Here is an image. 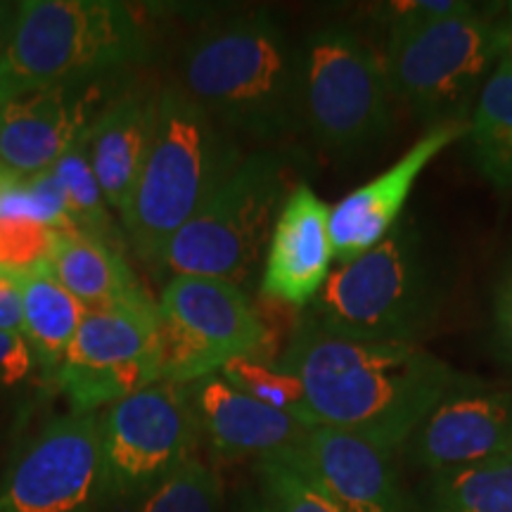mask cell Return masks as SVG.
Masks as SVG:
<instances>
[{"label":"cell","mask_w":512,"mask_h":512,"mask_svg":"<svg viewBox=\"0 0 512 512\" xmlns=\"http://www.w3.org/2000/svg\"><path fill=\"white\" fill-rule=\"evenodd\" d=\"M278 363L302 382L318 427L354 434L387 453L406 446L463 377L420 344L358 342L302 316Z\"/></svg>","instance_id":"cell-1"},{"label":"cell","mask_w":512,"mask_h":512,"mask_svg":"<svg viewBox=\"0 0 512 512\" xmlns=\"http://www.w3.org/2000/svg\"><path fill=\"white\" fill-rule=\"evenodd\" d=\"M176 86L233 136L283 143L302 126L299 48L268 10L238 12L192 36Z\"/></svg>","instance_id":"cell-2"},{"label":"cell","mask_w":512,"mask_h":512,"mask_svg":"<svg viewBox=\"0 0 512 512\" xmlns=\"http://www.w3.org/2000/svg\"><path fill=\"white\" fill-rule=\"evenodd\" d=\"M444 278L413 216L382 242L332 268L302 318L358 342L418 344L444 306Z\"/></svg>","instance_id":"cell-3"},{"label":"cell","mask_w":512,"mask_h":512,"mask_svg":"<svg viewBox=\"0 0 512 512\" xmlns=\"http://www.w3.org/2000/svg\"><path fill=\"white\" fill-rule=\"evenodd\" d=\"M238 140L176 83L159 91L157 131L128 207L121 214L131 247L157 264L169 240L200 211L245 159Z\"/></svg>","instance_id":"cell-4"},{"label":"cell","mask_w":512,"mask_h":512,"mask_svg":"<svg viewBox=\"0 0 512 512\" xmlns=\"http://www.w3.org/2000/svg\"><path fill=\"white\" fill-rule=\"evenodd\" d=\"M145 53V31L124 3L24 0L0 57V107L22 93L114 76Z\"/></svg>","instance_id":"cell-5"},{"label":"cell","mask_w":512,"mask_h":512,"mask_svg":"<svg viewBox=\"0 0 512 512\" xmlns=\"http://www.w3.org/2000/svg\"><path fill=\"white\" fill-rule=\"evenodd\" d=\"M512 19L494 5L389 29L382 62L389 91L430 126L470 121L472 107L496 64L508 53Z\"/></svg>","instance_id":"cell-6"},{"label":"cell","mask_w":512,"mask_h":512,"mask_svg":"<svg viewBox=\"0 0 512 512\" xmlns=\"http://www.w3.org/2000/svg\"><path fill=\"white\" fill-rule=\"evenodd\" d=\"M290 157L275 147L247 152L192 219L164 247L157 266L174 275L252 285L283 207Z\"/></svg>","instance_id":"cell-7"},{"label":"cell","mask_w":512,"mask_h":512,"mask_svg":"<svg viewBox=\"0 0 512 512\" xmlns=\"http://www.w3.org/2000/svg\"><path fill=\"white\" fill-rule=\"evenodd\" d=\"M382 57L342 24L313 29L299 46V114L313 143L332 157L366 155L392 128Z\"/></svg>","instance_id":"cell-8"},{"label":"cell","mask_w":512,"mask_h":512,"mask_svg":"<svg viewBox=\"0 0 512 512\" xmlns=\"http://www.w3.org/2000/svg\"><path fill=\"white\" fill-rule=\"evenodd\" d=\"M159 382L192 384L230 358L271 356V332L245 290L219 278L174 275L159 299Z\"/></svg>","instance_id":"cell-9"},{"label":"cell","mask_w":512,"mask_h":512,"mask_svg":"<svg viewBox=\"0 0 512 512\" xmlns=\"http://www.w3.org/2000/svg\"><path fill=\"white\" fill-rule=\"evenodd\" d=\"M159 325V304L145 290L88 309L55 368V387L67 396L72 413H98L159 382Z\"/></svg>","instance_id":"cell-10"},{"label":"cell","mask_w":512,"mask_h":512,"mask_svg":"<svg viewBox=\"0 0 512 512\" xmlns=\"http://www.w3.org/2000/svg\"><path fill=\"white\" fill-rule=\"evenodd\" d=\"M202 430L190 384L155 382L102 413L105 501L145 498L178 465L197 456Z\"/></svg>","instance_id":"cell-11"},{"label":"cell","mask_w":512,"mask_h":512,"mask_svg":"<svg viewBox=\"0 0 512 512\" xmlns=\"http://www.w3.org/2000/svg\"><path fill=\"white\" fill-rule=\"evenodd\" d=\"M102 489V413L50 420L12 456L0 484V512H98Z\"/></svg>","instance_id":"cell-12"},{"label":"cell","mask_w":512,"mask_h":512,"mask_svg":"<svg viewBox=\"0 0 512 512\" xmlns=\"http://www.w3.org/2000/svg\"><path fill=\"white\" fill-rule=\"evenodd\" d=\"M408 458L427 475L512 453V392L463 375L408 439Z\"/></svg>","instance_id":"cell-13"},{"label":"cell","mask_w":512,"mask_h":512,"mask_svg":"<svg viewBox=\"0 0 512 512\" xmlns=\"http://www.w3.org/2000/svg\"><path fill=\"white\" fill-rule=\"evenodd\" d=\"M114 76L22 93L0 107V164L17 176L46 171L88 136Z\"/></svg>","instance_id":"cell-14"},{"label":"cell","mask_w":512,"mask_h":512,"mask_svg":"<svg viewBox=\"0 0 512 512\" xmlns=\"http://www.w3.org/2000/svg\"><path fill=\"white\" fill-rule=\"evenodd\" d=\"M465 136L467 121L430 126L389 169L330 207V242L337 264H347L387 238L403 219V207L422 171Z\"/></svg>","instance_id":"cell-15"},{"label":"cell","mask_w":512,"mask_h":512,"mask_svg":"<svg viewBox=\"0 0 512 512\" xmlns=\"http://www.w3.org/2000/svg\"><path fill=\"white\" fill-rule=\"evenodd\" d=\"M332 261L330 207L311 185L297 183L273 223L259 290L273 302L306 309L328 280Z\"/></svg>","instance_id":"cell-16"},{"label":"cell","mask_w":512,"mask_h":512,"mask_svg":"<svg viewBox=\"0 0 512 512\" xmlns=\"http://www.w3.org/2000/svg\"><path fill=\"white\" fill-rule=\"evenodd\" d=\"M297 451L342 512H415L394 467V453L330 427L306 432Z\"/></svg>","instance_id":"cell-17"},{"label":"cell","mask_w":512,"mask_h":512,"mask_svg":"<svg viewBox=\"0 0 512 512\" xmlns=\"http://www.w3.org/2000/svg\"><path fill=\"white\" fill-rule=\"evenodd\" d=\"M200 430L221 460L264 458L299 446L309 432L302 422L233 387L221 373L190 384Z\"/></svg>","instance_id":"cell-18"},{"label":"cell","mask_w":512,"mask_h":512,"mask_svg":"<svg viewBox=\"0 0 512 512\" xmlns=\"http://www.w3.org/2000/svg\"><path fill=\"white\" fill-rule=\"evenodd\" d=\"M159 91L126 86L112 95L88 131V159L110 207L124 214L157 131Z\"/></svg>","instance_id":"cell-19"},{"label":"cell","mask_w":512,"mask_h":512,"mask_svg":"<svg viewBox=\"0 0 512 512\" xmlns=\"http://www.w3.org/2000/svg\"><path fill=\"white\" fill-rule=\"evenodd\" d=\"M48 264L64 290L86 304V309L121 302L143 290L112 242L74 226L55 230V245Z\"/></svg>","instance_id":"cell-20"},{"label":"cell","mask_w":512,"mask_h":512,"mask_svg":"<svg viewBox=\"0 0 512 512\" xmlns=\"http://www.w3.org/2000/svg\"><path fill=\"white\" fill-rule=\"evenodd\" d=\"M15 273L24 299L22 335L38 363L55 370L86 318V304L64 290L50 264H38Z\"/></svg>","instance_id":"cell-21"},{"label":"cell","mask_w":512,"mask_h":512,"mask_svg":"<svg viewBox=\"0 0 512 512\" xmlns=\"http://www.w3.org/2000/svg\"><path fill=\"white\" fill-rule=\"evenodd\" d=\"M470 162L496 190H512V57L505 53L467 121Z\"/></svg>","instance_id":"cell-22"},{"label":"cell","mask_w":512,"mask_h":512,"mask_svg":"<svg viewBox=\"0 0 512 512\" xmlns=\"http://www.w3.org/2000/svg\"><path fill=\"white\" fill-rule=\"evenodd\" d=\"M415 512H512V453L427 475Z\"/></svg>","instance_id":"cell-23"},{"label":"cell","mask_w":512,"mask_h":512,"mask_svg":"<svg viewBox=\"0 0 512 512\" xmlns=\"http://www.w3.org/2000/svg\"><path fill=\"white\" fill-rule=\"evenodd\" d=\"M219 373L226 380L238 387L240 392L252 396V399L266 403V406L275 408V411L290 415L304 427H318L316 418H313L309 401H306V392L302 382L292 373L280 366L278 358H264V356H238L230 358Z\"/></svg>","instance_id":"cell-24"},{"label":"cell","mask_w":512,"mask_h":512,"mask_svg":"<svg viewBox=\"0 0 512 512\" xmlns=\"http://www.w3.org/2000/svg\"><path fill=\"white\" fill-rule=\"evenodd\" d=\"M259 494L273 512H342L309 475L297 446L256 458Z\"/></svg>","instance_id":"cell-25"},{"label":"cell","mask_w":512,"mask_h":512,"mask_svg":"<svg viewBox=\"0 0 512 512\" xmlns=\"http://www.w3.org/2000/svg\"><path fill=\"white\" fill-rule=\"evenodd\" d=\"M50 169L60 178L62 188L67 192L72 226L114 245V226L110 211H107V200L93 174L91 159H88V136L79 140L67 155L57 159Z\"/></svg>","instance_id":"cell-26"},{"label":"cell","mask_w":512,"mask_h":512,"mask_svg":"<svg viewBox=\"0 0 512 512\" xmlns=\"http://www.w3.org/2000/svg\"><path fill=\"white\" fill-rule=\"evenodd\" d=\"M223 484L219 472L192 456L143 498L136 512H219Z\"/></svg>","instance_id":"cell-27"},{"label":"cell","mask_w":512,"mask_h":512,"mask_svg":"<svg viewBox=\"0 0 512 512\" xmlns=\"http://www.w3.org/2000/svg\"><path fill=\"white\" fill-rule=\"evenodd\" d=\"M0 219L34 221L48 228H69V204L53 169L31 176H12L0 188Z\"/></svg>","instance_id":"cell-28"},{"label":"cell","mask_w":512,"mask_h":512,"mask_svg":"<svg viewBox=\"0 0 512 512\" xmlns=\"http://www.w3.org/2000/svg\"><path fill=\"white\" fill-rule=\"evenodd\" d=\"M55 245V228L34 221L0 219V268L27 271L48 264Z\"/></svg>","instance_id":"cell-29"},{"label":"cell","mask_w":512,"mask_h":512,"mask_svg":"<svg viewBox=\"0 0 512 512\" xmlns=\"http://www.w3.org/2000/svg\"><path fill=\"white\" fill-rule=\"evenodd\" d=\"M470 8L472 3H465V0H396V3L380 5L375 12L387 22L389 29H399L439 22Z\"/></svg>","instance_id":"cell-30"},{"label":"cell","mask_w":512,"mask_h":512,"mask_svg":"<svg viewBox=\"0 0 512 512\" xmlns=\"http://www.w3.org/2000/svg\"><path fill=\"white\" fill-rule=\"evenodd\" d=\"M491 320H494L496 347L503 354L505 361L512 366V261L501 273V278H498V283L494 287Z\"/></svg>","instance_id":"cell-31"},{"label":"cell","mask_w":512,"mask_h":512,"mask_svg":"<svg viewBox=\"0 0 512 512\" xmlns=\"http://www.w3.org/2000/svg\"><path fill=\"white\" fill-rule=\"evenodd\" d=\"M34 354H31L27 339L19 332H0V384L22 382L31 373Z\"/></svg>","instance_id":"cell-32"},{"label":"cell","mask_w":512,"mask_h":512,"mask_svg":"<svg viewBox=\"0 0 512 512\" xmlns=\"http://www.w3.org/2000/svg\"><path fill=\"white\" fill-rule=\"evenodd\" d=\"M24 330V299L22 285L15 271L0 268V332Z\"/></svg>","instance_id":"cell-33"},{"label":"cell","mask_w":512,"mask_h":512,"mask_svg":"<svg viewBox=\"0 0 512 512\" xmlns=\"http://www.w3.org/2000/svg\"><path fill=\"white\" fill-rule=\"evenodd\" d=\"M17 5L15 3H0V57H3V50L8 46V38L12 31V22H15Z\"/></svg>","instance_id":"cell-34"},{"label":"cell","mask_w":512,"mask_h":512,"mask_svg":"<svg viewBox=\"0 0 512 512\" xmlns=\"http://www.w3.org/2000/svg\"><path fill=\"white\" fill-rule=\"evenodd\" d=\"M238 512H273L268 508V503L261 498L259 491H245L240 498Z\"/></svg>","instance_id":"cell-35"},{"label":"cell","mask_w":512,"mask_h":512,"mask_svg":"<svg viewBox=\"0 0 512 512\" xmlns=\"http://www.w3.org/2000/svg\"><path fill=\"white\" fill-rule=\"evenodd\" d=\"M12 176H15V174H12V171H8V169H5V166H3V164H0V188H3V185H5V183H8Z\"/></svg>","instance_id":"cell-36"},{"label":"cell","mask_w":512,"mask_h":512,"mask_svg":"<svg viewBox=\"0 0 512 512\" xmlns=\"http://www.w3.org/2000/svg\"><path fill=\"white\" fill-rule=\"evenodd\" d=\"M503 8H505V10H503L505 15H508V17L512 19V3H503Z\"/></svg>","instance_id":"cell-37"}]
</instances>
